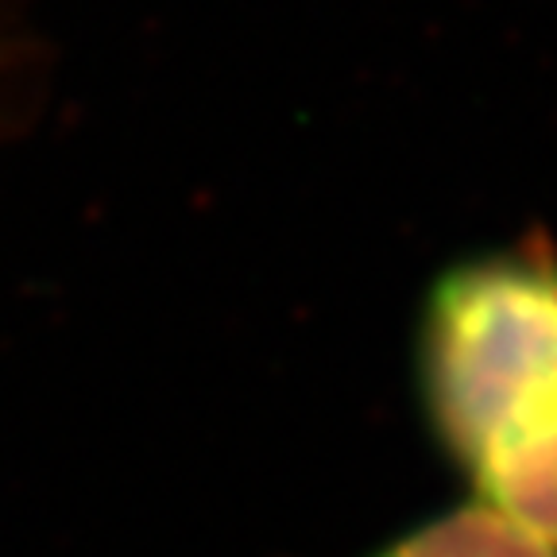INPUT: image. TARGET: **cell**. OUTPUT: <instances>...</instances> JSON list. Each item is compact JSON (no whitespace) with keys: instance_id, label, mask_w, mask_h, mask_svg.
I'll return each instance as SVG.
<instances>
[{"instance_id":"6da1fadb","label":"cell","mask_w":557,"mask_h":557,"mask_svg":"<svg viewBox=\"0 0 557 557\" xmlns=\"http://www.w3.org/2000/svg\"><path fill=\"white\" fill-rule=\"evenodd\" d=\"M418 387L472 492L557 457V260L484 252L442 271L418 325Z\"/></svg>"},{"instance_id":"7a4b0ae2","label":"cell","mask_w":557,"mask_h":557,"mask_svg":"<svg viewBox=\"0 0 557 557\" xmlns=\"http://www.w3.org/2000/svg\"><path fill=\"white\" fill-rule=\"evenodd\" d=\"M372 557H557V549L515 527L496 507L472 499L399 534Z\"/></svg>"}]
</instances>
